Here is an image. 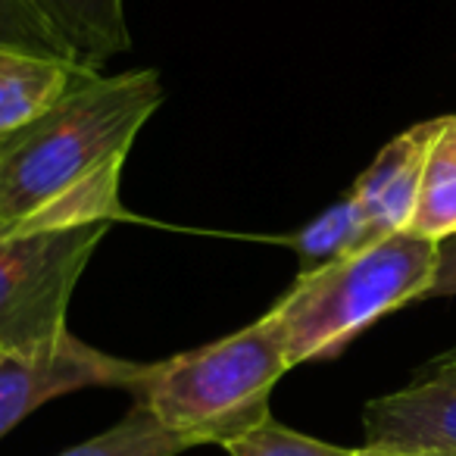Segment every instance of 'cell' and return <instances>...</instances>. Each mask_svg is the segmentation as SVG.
Masks as SVG:
<instances>
[{
    "label": "cell",
    "instance_id": "cell-1",
    "mask_svg": "<svg viewBox=\"0 0 456 456\" xmlns=\"http://www.w3.org/2000/svg\"><path fill=\"white\" fill-rule=\"evenodd\" d=\"M163 103L153 69H82L41 119L0 144V238L126 219L122 169Z\"/></svg>",
    "mask_w": 456,
    "mask_h": 456
},
{
    "label": "cell",
    "instance_id": "cell-2",
    "mask_svg": "<svg viewBox=\"0 0 456 456\" xmlns=\"http://www.w3.org/2000/svg\"><path fill=\"white\" fill-rule=\"evenodd\" d=\"M291 369L285 338L269 316L169 360L141 362L126 387L159 425L191 447L219 444L266 422L269 397Z\"/></svg>",
    "mask_w": 456,
    "mask_h": 456
},
{
    "label": "cell",
    "instance_id": "cell-3",
    "mask_svg": "<svg viewBox=\"0 0 456 456\" xmlns=\"http://www.w3.org/2000/svg\"><path fill=\"white\" fill-rule=\"evenodd\" d=\"M435 279L437 244L406 228L316 273L297 275L266 316L285 338L294 369L331 360L387 313L431 297Z\"/></svg>",
    "mask_w": 456,
    "mask_h": 456
},
{
    "label": "cell",
    "instance_id": "cell-4",
    "mask_svg": "<svg viewBox=\"0 0 456 456\" xmlns=\"http://www.w3.org/2000/svg\"><path fill=\"white\" fill-rule=\"evenodd\" d=\"M110 225L0 238V354L69 335V304Z\"/></svg>",
    "mask_w": 456,
    "mask_h": 456
},
{
    "label": "cell",
    "instance_id": "cell-5",
    "mask_svg": "<svg viewBox=\"0 0 456 456\" xmlns=\"http://www.w3.org/2000/svg\"><path fill=\"white\" fill-rule=\"evenodd\" d=\"M141 362L113 354L69 335L28 350L0 354V437L10 435L38 406L85 387H122L138 375Z\"/></svg>",
    "mask_w": 456,
    "mask_h": 456
},
{
    "label": "cell",
    "instance_id": "cell-6",
    "mask_svg": "<svg viewBox=\"0 0 456 456\" xmlns=\"http://www.w3.org/2000/svg\"><path fill=\"white\" fill-rule=\"evenodd\" d=\"M362 431V447L456 456V347L425 362L403 387L369 400Z\"/></svg>",
    "mask_w": 456,
    "mask_h": 456
},
{
    "label": "cell",
    "instance_id": "cell-7",
    "mask_svg": "<svg viewBox=\"0 0 456 456\" xmlns=\"http://www.w3.org/2000/svg\"><path fill=\"white\" fill-rule=\"evenodd\" d=\"M444 122H447V116L425 119L400 132L397 138H391L350 188V194L356 197L369 222L372 241L410 228L419 188H422L425 163L431 157V147L441 138Z\"/></svg>",
    "mask_w": 456,
    "mask_h": 456
},
{
    "label": "cell",
    "instance_id": "cell-8",
    "mask_svg": "<svg viewBox=\"0 0 456 456\" xmlns=\"http://www.w3.org/2000/svg\"><path fill=\"white\" fill-rule=\"evenodd\" d=\"M82 69H103L128 51L126 0H32Z\"/></svg>",
    "mask_w": 456,
    "mask_h": 456
},
{
    "label": "cell",
    "instance_id": "cell-9",
    "mask_svg": "<svg viewBox=\"0 0 456 456\" xmlns=\"http://www.w3.org/2000/svg\"><path fill=\"white\" fill-rule=\"evenodd\" d=\"M78 72L82 66L76 63L0 53V144L41 119L72 88Z\"/></svg>",
    "mask_w": 456,
    "mask_h": 456
},
{
    "label": "cell",
    "instance_id": "cell-10",
    "mask_svg": "<svg viewBox=\"0 0 456 456\" xmlns=\"http://www.w3.org/2000/svg\"><path fill=\"white\" fill-rule=\"evenodd\" d=\"M366 244H372L366 216H362L354 194H344L341 200L322 209L316 219L306 222L291 238V248L300 260L297 275L316 273V269L329 266V263L344 260V256L362 250Z\"/></svg>",
    "mask_w": 456,
    "mask_h": 456
},
{
    "label": "cell",
    "instance_id": "cell-11",
    "mask_svg": "<svg viewBox=\"0 0 456 456\" xmlns=\"http://www.w3.org/2000/svg\"><path fill=\"white\" fill-rule=\"evenodd\" d=\"M410 232L419 238H428L435 244L456 238V147L444 138V132L437 138V144L431 147L428 163H425Z\"/></svg>",
    "mask_w": 456,
    "mask_h": 456
},
{
    "label": "cell",
    "instance_id": "cell-12",
    "mask_svg": "<svg viewBox=\"0 0 456 456\" xmlns=\"http://www.w3.org/2000/svg\"><path fill=\"white\" fill-rule=\"evenodd\" d=\"M184 450H191L188 441L166 431L147 406L132 400V410L113 428L101 431V435L88 437V441L76 444L57 456H178Z\"/></svg>",
    "mask_w": 456,
    "mask_h": 456
},
{
    "label": "cell",
    "instance_id": "cell-13",
    "mask_svg": "<svg viewBox=\"0 0 456 456\" xmlns=\"http://www.w3.org/2000/svg\"><path fill=\"white\" fill-rule=\"evenodd\" d=\"M0 53L76 63L69 47L60 41L51 22L35 10L32 0H0Z\"/></svg>",
    "mask_w": 456,
    "mask_h": 456
},
{
    "label": "cell",
    "instance_id": "cell-14",
    "mask_svg": "<svg viewBox=\"0 0 456 456\" xmlns=\"http://www.w3.org/2000/svg\"><path fill=\"white\" fill-rule=\"evenodd\" d=\"M225 453L228 456H360V450L319 441V437L294 431L269 416L256 428L232 437L225 444Z\"/></svg>",
    "mask_w": 456,
    "mask_h": 456
},
{
    "label": "cell",
    "instance_id": "cell-15",
    "mask_svg": "<svg viewBox=\"0 0 456 456\" xmlns=\"http://www.w3.org/2000/svg\"><path fill=\"white\" fill-rule=\"evenodd\" d=\"M431 297H456V238L437 244V279Z\"/></svg>",
    "mask_w": 456,
    "mask_h": 456
},
{
    "label": "cell",
    "instance_id": "cell-16",
    "mask_svg": "<svg viewBox=\"0 0 456 456\" xmlns=\"http://www.w3.org/2000/svg\"><path fill=\"white\" fill-rule=\"evenodd\" d=\"M360 456H416V453H394V450H375V447H360Z\"/></svg>",
    "mask_w": 456,
    "mask_h": 456
},
{
    "label": "cell",
    "instance_id": "cell-17",
    "mask_svg": "<svg viewBox=\"0 0 456 456\" xmlns=\"http://www.w3.org/2000/svg\"><path fill=\"white\" fill-rule=\"evenodd\" d=\"M444 138L456 147V116H447V126H444Z\"/></svg>",
    "mask_w": 456,
    "mask_h": 456
}]
</instances>
